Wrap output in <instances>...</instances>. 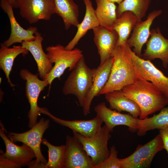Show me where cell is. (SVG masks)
I'll return each mask as SVG.
<instances>
[{"label":"cell","instance_id":"obj_17","mask_svg":"<svg viewBox=\"0 0 168 168\" xmlns=\"http://www.w3.org/2000/svg\"><path fill=\"white\" fill-rule=\"evenodd\" d=\"M1 128L0 136L3 140L6 147V152H3L0 150V153L6 157L19 164L21 167L27 166L28 163L35 157V153L29 146L23 143L22 146H18L12 142L6 135L5 129L0 122Z\"/></svg>","mask_w":168,"mask_h":168},{"label":"cell","instance_id":"obj_35","mask_svg":"<svg viewBox=\"0 0 168 168\" xmlns=\"http://www.w3.org/2000/svg\"><path fill=\"white\" fill-rule=\"evenodd\" d=\"M107 0L110 1V2H113L114 3H117L119 4L122 2L124 0Z\"/></svg>","mask_w":168,"mask_h":168},{"label":"cell","instance_id":"obj_30","mask_svg":"<svg viewBox=\"0 0 168 168\" xmlns=\"http://www.w3.org/2000/svg\"><path fill=\"white\" fill-rule=\"evenodd\" d=\"M110 154L108 158L93 168H122L120 159L117 157L118 151L113 146L110 147Z\"/></svg>","mask_w":168,"mask_h":168},{"label":"cell","instance_id":"obj_33","mask_svg":"<svg viewBox=\"0 0 168 168\" xmlns=\"http://www.w3.org/2000/svg\"><path fill=\"white\" fill-rule=\"evenodd\" d=\"M43 163H37L35 160L31 161L28 164L29 168H47L46 164Z\"/></svg>","mask_w":168,"mask_h":168},{"label":"cell","instance_id":"obj_2","mask_svg":"<svg viewBox=\"0 0 168 168\" xmlns=\"http://www.w3.org/2000/svg\"><path fill=\"white\" fill-rule=\"evenodd\" d=\"M111 56L113 61L110 75L99 95L120 90L134 83L138 77L130 55L124 47L117 45Z\"/></svg>","mask_w":168,"mask_h":168},{"label":"cell","instance_id":"obj_22","mask_svg":"<svg viewBox=\"0 0 168 168\" xmlns=\"http://www.w3.org/2000/svg\"><path fill=\"white\" fill-rule=\"evenodd\" d=\"M105 95L111 109L115 110L119 112H128L136 118L140 116L141 112L139 106L133 100L124 96L120 90L110 91Z\"/></svg>","mask_w":168,"mask_h":168},{"label":"cell","instance_id":"obj_3","mask_svg":"<svg viewBox=\"0 0 168 168\" xmlns=\"http://www.w3.org/2000/svg\"><path fill=\"white\" fill-rule=\"evenodd\" d=\"M92 72L86 64L83 55L78 60L64 83L62 89L65 95L72 94L77 98L81 106L92 83Z\"/></svg>","mask_w":168,"mask_h":168},{"label":"cell","instance_id":"obj_31","mask_svg":"<svg viewBox=\"0 0 168 168\" xmlns=\"http://www.w3.org/2000/svg\"><path fill=\"white\" fill-rule=\"evenodd\" d=\"M21 167L18 163L6 157L2 154H0V168H17Z\"/></svg>","mask_w":168,"mask_h":168},{"label":"cell","instance_id":"obj_11","mask_svg":"<svg viewBox=\"0 0 168 168\" xmlns=\"http://www.w3.org/2000/svg\"><path fill=\"white\" fill-rule=\"evenodd\" d=\"M0 6L7 14L11 26V34L9 38L3 43L7 47L16 43H22L24 41H30L36 38L35 34L38 31L36 27L30 26L27 29L23 28L17 21L13 12V7L6 0H0Z\"/></svg>","mask_w":168,"mask_h":168},{"label":"cell","instance_id":"obj_29","mask_svg":"<svg viewBox=\"0 0 168 168\" xmlns=\"http://www.w3.org/2000/svg\"><path fill=\"white\" fill-rule=\"evenodd\" d=\"M151 0H124L116 9L117 17L124 12L129 11L137 17L138 22L146 15Z\"/></svg>","mask_w":168,"mask_h":168},{"label":"cell","instance_id":"obj_27","mask_svg":"<svg viewBox=\"0 0 168 168\" xmlns=\"http://www.w3.org/2000/svg\"><path fill=\"white\" fill-rule=\"evenodd\" d=\"M137 135L142 136L149 130L160 129L168 126V107H164L158 114L150 118L138 119Z\"/></svg>","mask_w":168,"mask_h":168},{"label":"cell","instance_id":"obj_4","mask_svg":"<svg viewBox=\"0 0 168 168\" xmlns=\"http://www.w3.org/2000/svg\"><path fill=\"white\" fill-rule=\"evenodd\" d=\"M46 50L50 61L54 63L45 79L49 82L50 89L53 81L56 78H59L66 69L72 71L83 55L79 49L68 50L60 44L49 46Z\"/></svg>","mask_w":168,"mask_h":168},{"label":"cell","instance_id":"obj_18","mask_svg":"<svg viewBox=\"0 0 168 168\" xmlns=\"http://www.w3.org/2000/svg\"><path fill=\"white\" fill-rule=\"evenodd\" d=\"M150 36L147 42L146 49L143 54V58L149 60L160 59L162 61L163 67L167 68L168 39L163 35L158 27L151 31Z\"/></svg>","mask_w":168,"mask_h":168},{"label":"cell","instance_id":"obj_24","mask_svg":"<svg viewBox=\"0 0 168 168\" xmlns=\"http://www.w3.org/2000/svg\"><path fill=\"white\" fill-rule=\"evenodd\" d=\"M138 22L137 16L129 11L124 12L117 18L112 28L118 35L117 45H126L129 37Z\"/></svg>","mask_w":168,"mask_h":168},{"label":"cell","instance_id":"obj_34","mask_svg":"<svg viewBox=\"0 0 168 168\" xmlns=\"http://www.w3.org/2000/svg\"><path fill=\"white\" fill-rule=\"evenodd\" d=\"M14 8H18V6L16 0H6Z\"/></svg>","mask_w":168,"mask_h":168},{"label":"cell","instance_id":"obj_5","mask_svg":"<svg viewBox=\"0 0 168 168\" xmlns=\"http://www.w3.org/2000/svg\"><path fill=\"white\" fill-rule=\"evenodd\" d=\"M76 137L82 144L83 148L91 158L93 166L106 160L110 151L108 148V142L111 135L106 126L101 127L93 137L87 138L76 132H73Z\"/></svg>","mask_w":168,"mask_h":168},{"label":"cell","instance_id":"obj_20","mask_svg":"<svg viewBox=\"0 0 168 168\" xmlns=\"http://www.w3.org/2000/svg\"><path fill=\"white\" fill-rule=\"evenodd\" d=\"M35 35L36 37L34 40L24 41L21 45L31 53L36 63L39 77L42 80H45L53 66L47 54L43 50V37L38 31Z\"/></svg>","mask_w":168,"mask_h":168},{"label":"cell","instance_id":"obj_16","mask_svg":"<svg viewBox=\"0 0 168 168\" xmlns=\"http://www.w3.org/2000/svg\"><path fill=\"white\" fill-rule=\"evenodd\" d=\"M92 30L94 42L100 57V65H101L111 56L117 45L118 35L113 29L100 26Z\"/></svg>","mask_w":168,"mask_h":168},{"label":"cell","instance_id":"obj_28","mask_svg":"<svg viewBox=\"0 0 168 168\" xmlns=\"http://www.w3.org/2000/svg\"><path fill=\"white\" fill-rule=\"evenodd\" d=\"M41 143L48 148V160L47 168H66V146L65 145L55 146L45 139H42Z\"/></svg>","mask_w":168,"mask_h":168},{"label":"cell","instance_id":"obj_19","mask_svg":"<svg viewBox=\"0 0 168 168\" xmlns=\"http://www.w3.org/2000/svg\"><path fill=\"white\" fill-rule=\"evenodd\" d=\"M161 10H155L150 12L147 19L143 21L138 22L134 27L132 35L127 43L131 48L133 47L134 52L141 57L142 50L150 36V27L154 20L162 13Z\"/></svg>","mask_w":168,"mask_h":168},{"label":"cell","instance_id":"obj_1","mask_svg":"<svg viewBox=\"0 0 168 168\" xmlns=\"http://www.w3.org/2000/svg\"><path fill=\"white\" fill-rule=\"evenodd\" d=\"M120 91L139 106L140 119L161 110L168 104L167 98L152 83L139 76L134 83L124 86Z\"/></svg>","mask_w":168,"mask_h":168},{"label":"cell","instance_id":"obj_7","mask_svg":"<svg viewBox=\"0 0 168 168\" xmlns=\"http://www.w3.org/2000/svg\"><path fill=\"white\" fill-rule=\"evenodd\" d=\"M164 149L163 141L159 133L145 144L138 145L129 156L120 159L122 168H149L156 154Z\"/></svg>","mask_w":168,"mask_h":168},{"label":"cell","instance_id":"obj_23","mask_svg":"<svg viewBox=\"0 0 168 168\" xmlns=\"http://www.w3.org/2000/svg\"><path fill=\"white\" fill-rule=\"evenodd\" d=\"M56 14L62 18L66 30L80 23L79 9L73 0H53Z\"/></svg>","mask_w":168,"mask_h":168},{"label":"cell","instance_id":"obj_14","mask_svg":"<svg viewBox=\"0 0 168 168\" xmlns=\"http://www.w3.org/2000/svg\"><path fill=\"white\" fill-rule=\"evenodd\" d=\"M113 61V58L111 56L102 64L100 65L96 68L92 69V84L82 106L83 113L85 116L89 113L93 99L99 95L100 91L107 82L110 73Z\"/></svg>","mask_w":168,"mask_h":168},{"label":"cell","instance_id":"obj_15","mask_svg":"<svg viewBox=\"0 0 168 168\" xmlns=\"http://www.w3.org/2000/svg\"><path fill=\"white\" fill-rule=\"evenodd\" d=\"M65 145L66 168H93L91 158L76 137L67 135Z\"/></svg>","mask_w":168,"mask_h":168},{"label":"cell","instance_id":"obj_8","mask_svg":"<svg viewBox=\"0 0 168 168\" xmlns=\"http://www.w3.org/2000/svg\"><path fill=\"white\" fill-rule=\"evenodd\" d=\"M20 75L26 81V94L30 105L28 114V127L31 128L37 123V119L40 114L37 104L39 95L49 83L46 80L39 79L37 74H33L27 69H21Z\"/></svg>","mask_w":168,"mask_h":168},{"label":"cell","instance_id":"obj_21","mask_svg":"<svg viewBox=\"0 0 168 168\" xmlns=\"http://www.w3.org/2000/svg\"><path fill=\"white\" fill-rule=\"evenodd\" d=\"M83 1L86 8L85 16L82 22L77 26V30L74 37L65 47L68 50L74 49L88 30H93L100 26L91 1V0H83Z\"/></svg>","mask_w":168,"mask_h":168},{"label":"cell","instance_id":"obj_9","mask_svg":"<svg viewBox=\"0 0 168 168\" xmlns=\"http://www.w3.org/2000/svg\"><path fill=\"white\" fill-rule=\"evenodd\" d=\"M49 119L42 118L28 131L21 133L9 132L7 136L14 143L21 142L29 146L35 153L36 162L46 164L47 161L41 152L40 145L43 136L49 128Z\"/></svg>","mask_w":168,"mask_h":168},{"label":"cell","instance_id":"obj_12","mask_svg":"<svg viewBox=\"0 0 168 168\" xmlns=\"http://www.w3.org/2000/svg\"><path fill=\"white\" fill-rule=\"evenodd\" d=\"M40 114L49 116L56 123L68 127L73 132H76L87 138L94 137L100 129L103 122L98 115L94 118L88 120H67L57 118L52 114L47 109L39 107Z\"/></svg>","mask_w":168,"mask_h":168},{"label":"cell","instance_id":"obj_6","mask_svg":"<svg viewBox=\"0 0 168 168\" xmlns=\"http://www.w3.org/2000/svg\"><path fill=\"white\" fill-rule=\"evenodd\" d=\"M129 54L138 76L152 83L168 99V77L150 60L141 58L126 44L124 47Z\"/></svg>","mask_w":168,"mask_h":168},{"label":"cell","instance_id":"obj_32","mask_svg":"<svg viewBox=\"0 0 168 168\" xmlns=\"http://www.w3.org/2000/svg\"><path fill=\"white\" fill-rule=\"evenodd\" d=\"M159 133L163 141L164 149L168 154V126L160 129Z\"/></svg>","mask_w":168,"mask_h":168},{"label":"cell","instance_id":"obj_13","mask_svg":"<svg viewBox=\"0 0 168 168\" xmlns=\"http://www.w3.org/2000/svg\"><path fill=\"white\" fill-rule=\"evenodd\" d=\"M96 113L105 124L110 132L118 125H123L128 126L132 132L138 130V118L131 115L122 114L120 112L108 108L104 102H100L94 108Z\"/></svg>","mask_w":168,"mask_h":168},{"label":"cell","instance_id":"obj_25","mask_svg":"<svg viewBox=\"0 0 168 168\" xmlns=\"http://www.w3.org/2000/svg\"><path fill=\"white\" fill-rule=\"evenodd\" d=\"M28 51L22 45H14L12 48H9L3 43H1L0 68L4 72L8 82L12 87H14L15 85L12 83L9 76L14 61L18 55L22 54L25 56Z\"/></svg>","mask_w":168,"mask_h":168},{"label":"cell","instance_id":"obj_26","mask_svg":"<svg viewBox=\"0 0 168 168\" xmlns=\"http://www.w3.org/2000/svg\"><path fill=\"white\" fill-rule=\"evenodd\" d=\"M96 7L95 13L100 26L112 29L117 19L115 3L107 0H95Z\"/></svg>","mask_w":168,"mask_h":168},{"label":"cell","instance_id":"obj_10","mask_svg":"<svg viewBox=\"0 0 168 168\" xmlns=\"http://www.w3.org/2000/svg\"><path fill=\"white\" fill-rule=\"evenodd\" d=\"M21 16L30 24L49 20L56 14L53 0H16Z\"/></svg>","mask_w":168,"mask_h":168}]
</instances>
